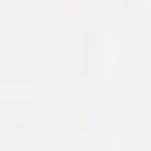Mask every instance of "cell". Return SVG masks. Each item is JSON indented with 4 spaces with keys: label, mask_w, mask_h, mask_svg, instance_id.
<instances>
[]
</instances>
